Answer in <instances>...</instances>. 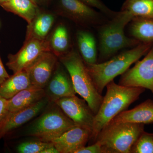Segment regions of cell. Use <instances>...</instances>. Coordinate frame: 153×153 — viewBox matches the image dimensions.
Returning a JSON list of instances; mask_svg holds the SVG:
<instances>
[{
	"instance_id": "6da1fadb",
	"label": "cell",
	"mask_w": 153,
	"mask_h": 153,
	"mask_svg": "<svg viewBox=\"0 0 153 153\" xmlns=\"http://www.w3.org/2000/svg\"><path fill=\"white\" fill-rule=\"evenodd\" d=\"M106 87V93L95 114L89 140L91 144L95 142L97 135L105 126L119 114L127 110L146 90L142 87L120 85L114 80L108 83Z\"/></svg>"
},
{
	"instance_id": "7a4b0ae2",
	"label": "cell",
	"mask_w": 153,
	"mask_h": 153,
	"mask_svg": "<svg viewBox=\"0 0 153 153\" xmlns=\"http://www.w3.org/2000/svg\"><path fill=\"white\" fill-rule=\"evenodd\" d=\"M153 43L141 42L133 49L122 52L101 63L85 64L95 87L100 94L106 85L116 77L127 70L150 49Z\"/></svg>"
},
{
	"instance_id": "3957f363",
	"label": "cell",
	"mask_w": 153,
	"mask_h": 153,
	"mask_svg": "<svg viewBox=\"0 0 153 153\" xmlns=\"http://www.w3.org/2000/svg\"><path fill=\"white\" fill-rule=\"evenodd\" d=\"M59 57L60 63L70 75L76 94L86 101L93 112L96 114L103 97L96 88L81 55L72 51Z\"/></svg>"
},
{
	"instance_id": "277c9868",
	"label": "cell",
	"mask_w": 153,
	"mask_h": 153,
	"mask_svg": "<svg viewBox=\"0 0 153 153\" xmlns=\"http://www.w3.org/2000/svg\"><path fill=\"white\" fill-rule=\"evenodd\" d=\"M76 126L60 107L50 102L41 114L28 126L23 135L51 142Z\"/></svg>"
},
{
	"instance_id": "5b68a950",
	"label": "cell",
	"mask_w": 153,
	"mask_h": 153,
	"mask_svg": "<svg viewBox=\"0 0 153 153\" xmlns=\"http://www.w3.org/2000/svg\"><path fill=\"white\" fill-rule=\"evenodd\" d=\"M133 19L129 12L121 10L100 29V56L102 59H108L121 49L135 47L141 43L125 34L126 26Z\"/></svg>"
},
{
	"instance_id": "8992f818",
	"label": "cell",
	"mask_w": 153,
	"mask_h": 153,
	"mask_svg": "<svg viewBox=\"0 0 153 153\" xmlns=\"http://www.w3.org/2000/svg\"><path fill=\"white\" fill-rule=\"evenodd\" d=\"M144 126L143 124L108 123L98 134L95 142L100 144L103 153H131Z\"/></svg>"
},
{
	"instance_id": "52a82bcc",
	"label": "cell",
	"mask_w": 153,
	"mask_h": 153,
	"mask_svg": "<svg viewBox=\"0 0 153 153\" xmlns=\"http://www.w3.org/2000/svg\"><path fill=\"white\" fill-rule=\"evenodd\" d=\"M52 51L50 41L47 39H31L25 40L19 52L8 56L6 64L14 73L25 70L32 65L44 52Z\"/></svg>"
},
{
	"instance_id": "ba28073f",
	"label": "cell",
	"mask_w": 153,
	"mask_h": 153,
	"mask_svg": "<svg viewBox=\"0 0 153 153\" xmlns=\"http://www.w3.org/2000/svg\"><path fill=\"white\" fill-rule=\"evenodd\" d=\"M144 58L121 74L118 84L128 87H142L153 94V44Z\"/></svg>"
},
{
	"instance_id": "9c48e42d",
	"label": "cell",
	"mask_w": 153,
	"mask_h": 153,
	"mask_svg": "<svg viewBox=\"0 0 153 153\" xmlns=\"http://www.w3.org/2000/svg\"><path fill=\"white\" fill-rule=\"evenodd\" d=\"M76 126L83 127L92 131L95 114L83 99L69 97L55 102Z\"/></svg>"
},
{
	"instance_id": "30bf717a",
	"label": "cell",
	"mask_w": 153,
	"mask_h": 153,
	"mask_svg": "<svg viewBox=\"0 0 153 153\" xmlns=\"http://www.w3.org/2000/svg\"><path fill=\"white\" fill-rule=\"evenodd\" d=\"M50 102L46 97L36 104L25 109L13 112L9 111L0 122V140L41 114Z\"/></svg>"
},
{
	"instance_id": "8fae6325",
	"label": "cell",
	"mask_w": 153,
	"mask_h": 153,
	"mask_svg": "<svg viewBox=\"0 0 153 153\" xmlns=\"http://www.w3.org/2000/svg\"><path fill=\"white\" fill-rule=\"evenodd\" d=\"M57 56L52 51L43 53L27 68L31 84L34 87L44 89L51 78L58 62Z\"/></svg>"
},
{
	"instance_id": "7c38bea8",
	"label": "cell",
	"mask_w": 153,
	"mask_h": 153,
	"mask_svg": "<svg viewBox=\"0 0 153 153\" xmlns=\"http://www.w3.org/2000/svg\"><path fill=\"white\" fill-rule=\"evenodd\" d=\"M61 66L60 63H57L51 78L44 88L46 97L50 102L76 95L70 75Z\"/></svg>"
},
{
	"instance_id": "4fadbf2b",
	"label": "cell",
	"mask_w": 153,
	"mask_h": 153,
	"mask_svg": "<svg viewBox=\"0 0 153 153\" xmlns=\"http://www.w3.org/2000/svg\"><path fill=\"white\" fill-rule=\"evenodd\" d=\"M91 131L76 126L52 141L59 153H76L89 141Z\"/></svg>"
},
{
	"instance_id": "5bb4252c",
	"label": "cell",
	"mask_w": 153,
	"mask_h": 153,
	"mask_svg": "<svg viewBox=\"0 0 153 153\" xmlns=\"http://www.w3.org/2000/svg\"><path fill=\"white\" fill-rule=\"evenodd\" d=\"M60 3L65 13L75 22L85 24L99 22V13L80 0H60Z\"/></svg>"
},
{
	"instance_id": "9a60e30c",
	"label": "cell",
	"mask_w": 153,
	"mask_h": 153,
	"mask_svg": "<svg viewBox=\"0 0 153 153\" xmlns=\"http://www.w3.org/2000/svg\"><path fill=\"white\" fill-rule=\"evenodd\" d=\"M122 123L149 124L153 123V100L148 99L129 110L124 111L109 123Z\"/></svg>"
},
{
	"instance_id": "2e32d148",
	"label": "cell",
	"mask_w": 153,
	"mask_h": 153,
	"mask_svg": "<svg viewBox=\"0 0 153 153\" xmlns=\"http://www.w3.org/2000/svg\"><path fill=\"white\" fill-rule=\"evenodd\" d=\"M46 97L44 89L31 87L22 91L7 100V109L13 112L25 109L36 104Z\"/></svg>"
},
{
	"instance_id": "e0dca14e",
	"label": "cell",
	"mask_w": 153,
	"mask_h": 153,
	"mask_svg": "<svg viewBox=\"0 0 153 153\" xmlns=\"http://www.w3.org/2000/svg\"><path fill=\"white\" fill-rule=\"evenodd\" d=\"M33 87L27 69L14 73L0 84V95L10 99L20 91Z\"/></svg>"
},
{
	"instance_id": "ac0fdd59",
	"label": "cell",
	"mask_w": 153,
	"mask_h": 153,
	"mask_svg": "<svg viewBox=\"0 0 153 153\" xmlns=\"http://www.w3.org/2000/svg\"><path fill=\"white\" fill-rule=\"evenodd\" d=\"M0 6L5 10L22 17L28 24L39 14L37 5L31 0H8Z\"/></svg>"
},
{
	"instance_id": "d6986e66",
	"label": "cell",
	"mask_w": 153,
	"mask_h": 153,
	"mask_svg": "<svg viewBox=\"0 0 153 153\" xmlns=\"http://www.w3.org/2000/svg\"><path fill=\"white\" fill-rule=\"evenodd\" d=\"M38 14L27 28L26 40L46 39L54 22V17L48 13Z\"/></svg>"
},
{
	"instance_id": "ffe728a7",
	"label": "cell",
	"mask_w": 153,
	"mask_h": 153,
	"mask_svg": "<svg viewBox=\"0 0 153 153\" xmlns=\"http://www.w3.org/2000/svg\"><path fill=\"white\" fill-rule=\"evenodd\" d=\"M77 41L80 55L85 64L97 63L96 42L93 35L86 31H79Z\"/></svg>"
},
{
	"instance_id": "44dd1931",
	"label": "cell",
	"mask_w": 153,
	"mask_h": 153,
	"mask_svg": "<svg viewBox=\"0 0 153 153\" xmlns=\"http://www.w3.org/2000/svg\"><path fill=\"white\" fill-rule=\"evenodd\" d=\"M130 33L140 42L153 43V20L134 18L131 21Z\"/></svg>"
},
{
	"instance_id": "7402d4cb",
	"label": "cell",
	"mask_w": 153,
	"mask_h": 153,
	"mask_svg": "<svg viewBox=\"0 0 153 153\" xmlns=\"http://www.w3.org/2000/svg\"><path fill=\"white\" fill-rule=\"evenodd\" d=\"M121 10L129 12L134 18L153 20V0H126Z\"/></svg>"
},
{
	"instance_id": "603a6c76",
	"label": "cell",
	"mask_w": 153,
	"mask_h": 153,
	"mask_svg": "<svg viewBox=\"0 0 153 153\" xmlns=\"http://www.w3.org/2000/svg\"><path fill=\"white\" fill-rule=\"evenodd\" d=\"M50 44L52 52L58 57L66 53L69 46V39L65 26L60 25L56 28L52 34Z\"/></svg>"
},
{
	"instance_id": "cb8c5ba5",
	"label": "cell",
	"mask_w": 153,
	"mask_h": 153,
	"mask_svg": "<svg viewBox=\"0 0 153 153\" xmlns=\"http://www.w3.org/2000/svg\"><path fill=\"white\" fill-rule=\"evenodd\" d=\"M131 153H153V133L143 131L131 148Z\"/></svg>"
},
{
	"instance_id": "d4e9b609",
	"label": "cell",
	"mask_w": 153,
	"mask_h": 153,
	"mask_svg": "<svg viewBox=\"0 0 153 153\" xmlns=\"http://www.w3.org/2000/svg\"><path fill=\"white\" fill-rule=\"evenodd\" d=\"M53 145L52 142H45L37 139L36 140L27 141L19 144L17 151L19 153H41Z\"/></svg>"
},
{
	"instance_id": "484cf974",
	"label": "cell",
	"mask_w": 153,
	"mask_h": 153,
	"mask_svg": "<svg viewBox=\"0 0 153 153\" xmlns=\"http://www.w3.org/2000/svg\"><path fill=\"white\" fill-rule=\"evenodd\" d=\"M88 5L96 8L101 12L109 16H114L116 12H114L110 10L100 0H80Z\"/></svg>"
},
{
	"instance_id": "4316f807",
	"label": "cell",
	"mask_w": 153,
	"mask_h": 153,
	"mask_svg": "<svg viewBox=\"0 0 153 153\" xmlns=\"http://www.w3.org/2000/svg\"><path fill=\"white\" fill-rule=\"evenodd\" d=\"M76 153H103L101 146L95 142L88 146L83 147L76 152Z\"/></svg>"
},
{
	"instance_id": "83f0119b",
	"label": "cell",
	"mask_w": 153,
	"mask_h": 153,
	"mask_svg": "<svg viewBox=\"0 0 153 153\" xmlns=\"http://www.w3.org/2000/svg\"><path fill=\"white\" fill-rule=\"evenodd\" d=\"M8 112L7 100L0 95V122Z\"/></svg>"
},
{
	"instance_id": "f1b7e54d",
	"label": "cell",
	"mask_w": 153,
	"mask_h": 153,
	"mask_svg": "<svg viewBox=\"0 0 153 153\" xmlns=\"http://www.w3.org/2000/svg\"><path fill=\"white\" fill-rule=\"evenodd\" d=\"M10 76L6 71L0 56V84L8 79Z\"/></svg>"
},
{
	"instance_id": "f546056e",
	"label": "cell",
	"mask_w": 153,
	"mask_h": 153,
	"mask_svg": "<svg viewBox=\"0 0 153 153\" xmlns=\"http://www.w3.org/2000/svg\"><path fill=\"white\" fill-rule=\"evenodd\" d=\"M41 153H59V152L54 145H53L42 151Z\"/></svg>"
},
{
	"instance_id": "4dcf8cb0",
	"label": "cell",
	"mask_w": 153,
	"mask_h": 153,
	"mask_svg": "<svg viewBox=\"0 0 153 153\" xmlns=\"http://www.w3.org/2000/svg\"><path fill=\"white\" fill-rule=\"evenodd\" d=\"M32 1H33V3H35V4L37 5L38 4V2L40 0H31Z\"/></svg>"
},
{
	"instance_id": "1f68e13d",
	"label": "cell",
	"mask_w": 153,
	"mask_h": 153,
	"mask_svg": "<svg viewBox=\"0 0 153 153\" xmlns=\"http://www.w3.org/2000/svg\"><path fill=\"white\" fill-rule=\"evenodd\" d=\"M7 1L8 0H0V5L3 4V3Z\"/></svg>"
}]
</instances>
